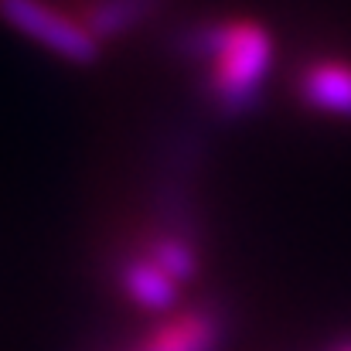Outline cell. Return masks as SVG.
I'll use <instances>...</instances> for the list:
<instances>
[{
  "instance_id": "obj_2",
  "label": "cell",
  "mask_w": 351,
  "mask_h": 351,
  "mask_svg": "<svg viewBox=\"0 0 351 351\" xmlns=\"http://www.w3.org/2000/svg\"><path fill=\"white\" fill-rule=\"evenodd\" d=\"M0 21L27 38L31 45L45 48L48 55L69 65H96L103 58V45L89 34L75 10H65L51 0H0Z\"/></svg>"
},
{
  "instance_id": "obj_7",
  "label": "cell",
  "mask_w": 351,
  "mask_h": 351,
  "mask_svg": "<svg viewBox=\"0 0 351 351\" xmlns=\"http://www.w3.org/2000/svg\"><path fill=\"white\" fill-rule=\"evenodd\" d=\"M143 256H150L171 280H178L181 287L184 283H195L198 273H202V242L191 239V235L171 232L164 226H150L143 235Z\"/></svg>"
},
{
  "instance_id": "obj_5",
  "label": "cell",
  "mask_w": 351,
  "mask_h": 351,
  "mask_svg": "<svg viewBox=\"0 0 351 351\" xmlns=\"http://www.w3.org/2000/svg\"><path fill=\"white\" fill-rule=\"evenodd\" d=\"M119 290L143 311L150 314H171L181 304V283L171 280L150 256L143 252H130L123 256L117 266Z\"/></svg>"
},
{
  "instance_id": "obj_6",
  "label": "cell",
  "mask_w": 351,
  "mask_h": 351,
  "mask_svg": "<svg viewBox=\"0 0 351 351\" xmlns=\"http://www.w3.org/2000/svg\"><path fill=\"white\" fill-rule=\"evenodd\" d=\"M160 7L164 0H82L75 14L89 27V34L106 48L113 41L130 38L143 24H150L160 14Z\"/></svg>"
},
{
  "instance_id": "obj_8",
  "label": "cell",
  "mask_w": 351,
  "mask_h": 351,
  "mask_svg": "<svg viewBox=\"0 0 351 351\" xmlns=\"http://www.w3.org/2000/svg\"><path fill=\"white\" fill-rule=\"evenodd\" d=\"M335 351H351V341H348V345H341V348H335Z\"/></svg>"
},
{
  "instance_id": "obj_4",
  "label": "cell",
  "mask_w": 351,
  "mask_h": 351,
  "mask_svg": "<svg viewBox=\"0 0 351 351\" xmlns=\"http://www.w3.org/2000/svg\"><path fill=\"white\" fill-rule=\"evenodd\" d=\"M226 341V317L202 304L188 311H171L157 328H150L133 351H219Z\"/></svg>"
},
{
  "instance_id": "obj_1",
  "label": "cell",
  "mask_w": 351,
  "mask_h": 351,
  "mask_svg": "<svg viewBox=\"0 0 351 351\" xmlns=\"http://www.w3.org/2000/svg\"><path fill=\"white\" fill-rule=\"evenodd\" d=\"M174 51L202 69V93L226 119L252 113L276 65V38L256 17H202L181 27Z\"/></svg>"
},
{
  "instance_id": "obj_3",
  "label": "cell",
  "mask_w": 351,
  "mask_h": 351,
  "mask_svg": "<svg viewBox=\"0 0 351 351\" xmlns=\"http://www.w3.org/2000/svg\"><path fill=\"white\" fill-rule=\"evenodd\" d=\"M293 93L304 110L351 123V58L321 55L300 65Z\"/></svg>"
}]
</instances>
